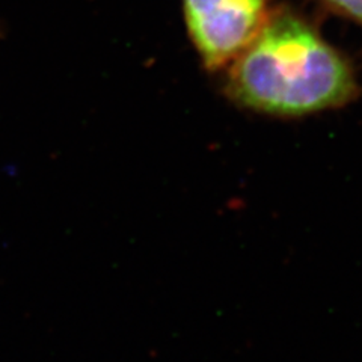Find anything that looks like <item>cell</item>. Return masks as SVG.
<instances>
[{
	"label": "cell",
	"instance_id": "cell-1",
	"mask_svg": "<svg viewBox=\"0 0 362 362\" xmlns=\"http://www.w3.org/2000/svg\"><path fill=\"white\" fill-rule=\"evenodd\" d=\"M233 62L230 95L270 115H310L341 107L358 95L347 61L290 13L269 18Z\"/></svg>",
	"mask_w": 362,
	"mask_h": 362
},
{
	"label": "cell",
	"instance_id": "cell-2",
	"mask_svg": "<svg viewBox=\"0 0 362 362\" xmlns=\"http://www.w3.org/2000/svg\"><path fill=\"white\" fill-rule=\"evenodd\" d=\"M185 14L209 68L234 61L269 20L267 0H185Z\"/></svg>",
	"mask_w": 362,
	"mask_h": 362
},
{
	"label": "cell",
	"instance_id": "cell-3",
	"mask_svg": "<svg viewBox=\"0 0 362 362\" xmlns=\"http://www.w3.org/2000/svg\"><path fill=\"white\" fill-rule=\"evenodd\" d=\"M323 2L362 26V0H323Z\"/></svg>",
	"mask_w": 362,
	"mask_h": 362
}]
</instances>
